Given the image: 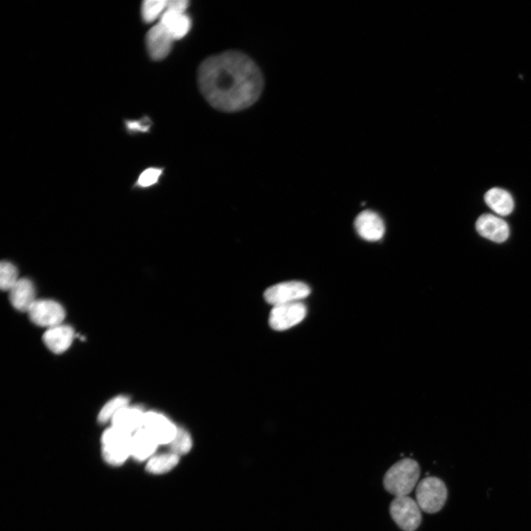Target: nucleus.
<instances>
[{"label":"nucleus","instance_id":"nucleus-5","mask_svg":"<svg viewBox=\"0 0 531 531\" xmlns=\"http://www.w3.org/2000/svg\"><path fill=\"white\" fill-rule=\"evenodd\" d=\"M390 513L394 522L404 531H414L421 525V508L410 497L395 498L390 505Z\"/></svg>","mask_w":531,"mask_h":531},{"label":"nucleus","instance_id":"nucleus-24","mask_svg":"<svg viewBox=\"0 0 531 531\" xmlns=\"http://www.w3.org/2000/svg\"><path fill=\"white\" fill-rule=\"evenodd\" d=\"M162 171L159 169L151 168L142 172L137 180V185L142 188H147L157 182Z\"/></svg>","mask_w":531,"mask_h":531},{"label":"nucleus","instance_id":"nucleus-9","mask_svg":"<svg viewBox=\"0 0 531 531\" xmlns=\"http://www.w3.org/2000/svg\"><path fill=\"white\" fill-rule=\"evenodd\" d=\"M158 445L170 444L174 439L178 428L166 416L155 412H146L144 426Z\"/></svg>","mask_w":531,"mask_h":531},{"label":"nucleus","instance_id":"nucleus-6","mask_svg":"<svg viewBox=\"0 0 531 531\" xmlns=\"http://www.w3.org/2000/svg\"><path fill=\"white\" fill-rule=\"evenodd\" d=\"M311 293L308 285L300 281H288L273 285L264 293L268 303L278 305L299 302L307 298Z\"/></svg>","mask_w":531,"mask_h":531},{"label":"nucleus","instance_id":"nucleus-14","mask_svg":"<svg viewBox=\"0 0 531 531\" xmlns=\"http://www.w3.org/2000/svg\"><path fill=\"white\" fill-rule=\"evenodd\" d=\"M146 412L136 406L122 408L112 419V426L133 435L144 426Z\"/></svg>","mask_w":531,"mask_h":531},{"label":"nucleus","instance_id":"nucleus-26","mask_svg":"<svg viewBox=\"0 0 531 531\" xmlns=\"http://www.w3.org/2000/svg\"><path fill=\"white\" fill-rule=\"evenodd\" d=\"M130 129L133 130H140V131H145L148 130L147 126L141 125V122H130L129 125Z\"/></svg>","mask_w":531,"mask_h":531},{"label":"nucleus","instance_id":"nucleus-20","mask_svg":"<svg viewBox=\"0 0 531 531\" xmlns=\"http://www.w3.org/2000/svg\"><path fill=\"white\" fill-rule=\"evenodd\" d=\"M130 405V399L126 396H118L109 401L100 411L98 420L100 424L112 421L115 416L125 406Z\"/></svg>","mask_w":531,"mask_h":531},{"label":"nucleus","instance_id":"nucleus-10","mask_svg":"<svg viewBox=\"0 0 531 531\" xmlns=\"http://www.w3.org/2000/svg\"><path fill=\"white\" fill-rule=\"evenodd\" d=\"M355 228L359 236L369 241H377L384 235L385 227L382 218L372 211H364L356 218Z\"/></svg>","mask_w":531,"mask_h":531},{"label":"nucleus","instance_id":"nucleus-12","mask_svg":"<svg viewBox=\"0 0 531 531\" xmlns=\"http://www.w3.org/2000/svg\"><path fill=\"white\" fill-rule=\"evenodd\" d=\"M476 229L483 237L498 243L506 241L510 233L507 222L492 214L481 216L476 222Z\"/></svg>","mask_w":531,"mask_h":531},{"label":"nucleus","instance_id":"nucleus-1","mask_svg":"<svg viewBox=\"0 0 531 531\" xmlns=\"http://www.w3.org/2000/svg\"><path fill=\"white\" fill-rule=\"evenodd\" d=\"M200 91L215 109L238 112L251 107L263 90V78L253 60L231 51L208 58L198 70Z\"/></svg>","mask_w":531,"mask_h":531},{"label":"nucleus","instance_id":"nucleus-17","mask_svg":"<svg viewBox=\"0 0 531 531\" xmlns=\"http://www.w3.org/2000/svg\"><path fill=\"white\" fill-rule=\"evenodd\" d=\"M158 446L151 435L144 428H142L132 435L131 456L141 461L151 458Z\"/></svg>","mask_w":531,"mask_h":531},{"label":"nucleus","instance_id":"nucleus-15","mask_svg":"<svg viewBox=\"0 0 531 531\" xmlns=\"http://www.w3.org/2000/svg\"><path fill=\"white\" fill-rule=\"evenodd\" d=\"M10 302L14 307L22 312H28L36 300L34 285L28 278H21L9 291Z\"/></svg>","mask_w":531,"mask_h":531},{"label":"nucleus","instance_id":"nucleus-25","mask_svg":"<svg viewBox=\"0 0 531 531\" xmlns=\"http://www.w3.org/2000/svg\"><path fill=\"white\" fill-rule=\"evenodd\" d=\"M189 3L186 0H172L168 1L167 10L179 13H185ZM166 10V11H167Z\"/></svg>","mask_w":531,"mask_h":531},{"label":"nucleus","instance_id":"nucleus-21","mask_svg":"<svg viewBox=\"0 0 531 531\" xmlns=\"http://www.w3.org/2000/svg\"><path fill=\"white\" fill-rule=\"evenodd\" d=\"M19 273L15 266L9 261L0 264V288L3 291H10L19 281Z\"/></svg>","mask_w":531,"mask_h":531},{"label":"nucleus","instance_id":"nucleus-8","mask_svg":"<svg viewBox=\"0 0 531 531\" xmlns=\"http://www.w3.org/2000/svg\"><path fill=\"white\" fill-rule=\"evenodd\" d=\"M307 310L300 302L275 305L271 311L269 323L274 330L285 331L302 322Z\"/></svg>","mask_w":531,"mask_h":531},{"label":"nucleus","instance_id":"nucleus-13","mask_svg":"<svg viewBox=\"0 0 531 531\" xmlns=\"http://www.w3.org/2000/svg\"><path fill=\"white\" fill-rule=\"evenodd\" d=\"M74 337L72 327L61 324L48 329L43 335V341L49 350L59 354L70 348Z\"/></svg>","mask_w":531,"mask_h":531},{"label":"nucleus","instance_id":"nucleus-18","mask_svg":"<svg viewBox=\"0 0 531 531\" xmlns=\"http://www.w3.org/2000/svg\"><path fill=\"white\" fill-rule=\"evenodd\" d=\"M486 205L496 214L506 216L515 208L514 199L508 191L498 188L490 189L485 195Z\"/></svg>","mask_w":531,"mask_h":531},{"label":"nucleus","instance_id":"nucleus-11","mask_svg":"<svg viewBox=\"0 0 531 531\" xmlns=\"http://www.w3.org/2000/svg\"><path fill=\"white\" fill-rule=\"evenodd\" d=\"M174 38L160 23L154 26L147 36V48L154 60L164 59L170 53Z\"/></svg>","mask_w":531,"mask_h":531},{"label":"nucleus","instance_id":"nucleus-4","mask_svg":"<svg viewBox=\"0 0 531 531\" xmlns=\"http://www.w3.org/2000/svg\"><path fill=\"white\" fill-rule=\"evenodd\" d=\"M447 495L444 483L435 477L423 479L416 487V502L421 510L428 514L438 512L444 506Z\"/></svg>","mask_w":531,"mask_h":531},{"label":"nucleus","instance_id":"nucleus-16","mask_svg":"<svg viewBox=\"0 0 531 531\" xmlns=\"http://www.w3.org/2000/svg\"><path fill=\"white\" fill-rule=\"evenodd\" d=\"M160 23L166 28L174 40L185 37L191 29V19L185 13L166 11L161 16Z\"/></svg>","mask_w":531,"mask_h":531},{"label":"nucleus","instance_id":"nucleus-19","mask_svg":"<svg viewBox=\"0 0 531 531\" xmlns=\"http://www.w3.org/2000/svg\"><path fill=\"white\" fill-rule=\"evenodd\" d=\"M179 456L172 453L152 457L147 466V471L154 475L164 474L172 470L179 463Z\"/></svg>","mask_w":531,"mask_h":531},{"label":"nucleus","instance_id":"nucleus-3","mask_svg":"<svg viewBox=\"0 0 531 531\" xmlns=\"http://www.w3.org/2000/svg\"><path fill=\"white\" fill-rule=\"evenodd\" d=\"M132 435L112 426L101 438L102 454L110 465L120 466L131 456Z\"/></svg>","mask_w":531,"mask_h":531},{"label":"nucleus","instance_id":"nucleus-7","mask_svg":"<svg viewBox=\"0 0 531 531\" xmlns=\"http://www.w3.org/2000/svg\"><path fill=\"white\" fill-rule=\"evenodd\" d=\"M27 313L34 324L48 329L63 324L66 315L63 305L47 299L36 300Z\"/></svg>","mask_w":531,"mask_h":531},{"label":"nucleus","instance_id":"nucleus-23","mask_svg":"<svg viewBox=\"0 0 531 531\" xmlns=\"http://www.w3.org/2000/svg\"><path fill=\"white\" fill-rule=\"evenodd\" d=\"M170 446L173 453L177 456L187 454L192 447L191 437L184 429L178 428L177 433Z\"/></svg>","mask_w":531,"mask_h":531},{"label":"nucleus","instance_id":"nucleus-2","mask_svg":"<svg viewBox=\"0 0 531 531\" xmlns=\"http://www.w3.org/2000/svg\"><path fill=\"white\" fill-rule=\"evenodd\" d=\"M420 466L411 458L399 461L391 466L384 477V486L387 493L397 497L407 496L419 483Z\"/></svg>","mask_w":531,"mask_h":531},{"label":"nucleus","instance_id":"nucleus-22","mask_svg":"<svg viewBox=\"0 0 531 531\" xmlns=\"http://www.w3.org/2000/svg\"><path fill=\"white\" fill-rule=\"evenodd\" d=\"M167 4L165 0H147L142 6V19L147 23H153L166 11Z\"/></svg>","mask_w":531,"mask_h":531}]
</instances>
